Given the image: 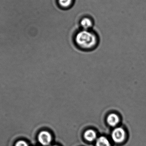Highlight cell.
<instances>
[{
    "label": "cell",
    "instance_id": "cell-7",
    "mask_svg": "<svg viewBox=\"0 0 146 146\" xmlns=\"http://www.w3.org/2000/svg\"><path fill=\"white\" fill-rule=\"evenodd\" d=\"M96 146H111V145L107 138L104 136H101L97 139Z\"/></svg>",
    "mask_w": 146,
    "mask_h": 146
},
{
    "label": "cell",
    "instance_id": "cell-9",
    "mask_svg": "<svg viewBox=\"0 0 146 146\" xmlns=\"http://www.w3.org/2000/svg\"><path fill=\"white\" fill-rule=\"evenodd\" d=\"M15 146H28V145L25 141H19L16 143Z\"/></svg>",
    "mask_w": 146,
    "mask_h": 146
},
{
    "label": "cell",
    "instance_id": "cell-8",
    "mask_svg": "<svg viewBox=\"0 0 146 146\" xmlns=\"http://www.w3.org/2000/svg\"><path fill=\"white\" fill-rule=\"evenodd\" d=\"M58 3L61 7L64 9L70 7L73 2V0H58Z\"/></svg>",
    "mask_w": 146,
    "mask_h": 146
},
{
    "label": "cell",
    "instance_id": "cell-10",
    "mask_svg": "<svg viewBox=\"0 0 146 146\" xmlns=\"http://www.w3.org/2000/svg\"><path fill=\"white\" fill-rule=\"evenodd\" d=\"M56 146V145H53V146Z\"/></svg>",
    "mask_w": 146,
    "mask_h": 146
},
{
    "label": "cell",
    "instance_id": "cell-1",
    "mask_svg": "<svg viewBox=\"0 0 146 146\" xmlns=\"http://www.w3.org/2000/svg\"><path fill=\"white\" fill-rule=\"evenodd\" d=\"M75 41L78 46L85 49L92 48L97 44V36L87 30H83L76 34Z\"/></svg>",
    "mask_w": 146,
    "mask_h": 146
},
{
    "label": "cell",
    "instance_id": "cell-4",
    "mask_svg": "<svg viewBox=\"0 0 146 146\" xmlns=\"http://www.w3.org/2000/svg\"><path fill=\"white\" fill-rule=\"evenodd\" d=\"M120 119L117 114L111 113L107 117V122L109 125L111 127H115L119 123Z\"/></svg>",
    "mask_w": 146,
    "mask_h": 146
},
{
    "label": "cell",
    "instance_id": "cell-3",
    "mask_svg": "<svg viewBox=\"0 0 146 146\" xmlns=\"http://www.w3.org/2000/svg\"><path fill=\"white\" fill-rule=\"evenodd\" d=\"M38 140L39 143L43 145H48L52 140V136L47 131H42L38 135Z\"/></svg>",
    "mask_w": 146,
    "mask_h": 146
},
{
    "label": "cell",
    "instance_id": "cell-6",
    "mask_svg": "<svg viewBox=\"0 0 146 146\" xmlns=\"http://www.w3.org/2000/svg\"><path fill=\"white\" fill-rule=\"evenodd\" d=\"M84 137L88 141H92L96 139L97 134L92 129H88L84 133Z\"/></svg>",
    "mask_w": 146,
    "mask_h": 146
},
{
    "label": "cell",
    "instance_id": "cell-5",
    "mask_svg": "<svg viewBox=\"0 0 146 146\" xmlns=\"http://www.w3.org/2000/svg\"><path fill=\"white\" fill-rule=\"evenodd\" d=\"M80 25L84 30H88L92 26V21L90 18L85 17L81 20Z\"/></svg>",
    "mask_w": 146,
    "mask_h": 146
},
{
    "label": "cell",
    "instance_id": "cell-2",
    "mask_svg": "<svg viewBox=\"0 0 146 146\" xmlns=\"http://www.w3.org/2000/svg\"><path fill=\"white\" fill-rule=\"evenodd\" d=\"M125 132L123 129L121 127L116 128L112 131L111 138L116 143H121L125 140Z\"/></svg>",
    "mask_w": 146,
    "mask_h": 146
}]
</instances>
